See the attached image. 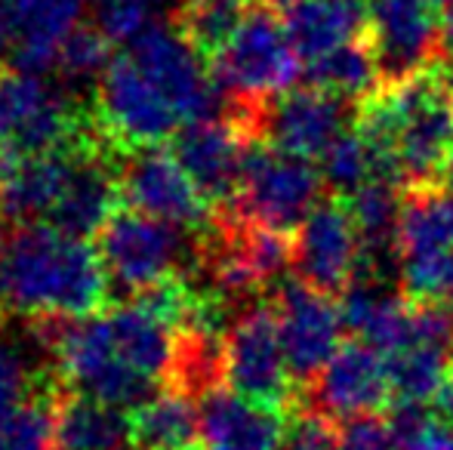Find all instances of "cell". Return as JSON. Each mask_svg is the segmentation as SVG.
I'll use <instances>...</instances> for the list:
<instances>
[{
	"mask_svg": "<svg viewBox=\"0 0 453 450\" xmlns=\"http://www.w3.org/2000/svg\"><path fill=\"white\" fill-rule=\"evenodd\" d=\"M108 300V275L84 238L53 225H19L0 240V302L35 318H93Z\"/></svg>",
	"mask_w": 453,
	"mask_h": 450,
	"instance_id": "cell-1",
	"label": "cell"
},
{
	"mask_svg": "<svg viewBox=\"0 0 453 450\" xmlns=\"http://www.w3.org/2000/svg\"><path fill=\"white\" fill-rule=\"evenodd\" d=\"M37 331H41V339H47V346L53 348L62 383L74 395L93 398L127 414L155 395L151 392L155 383L133 370L114 348L105 315L78 321L37 318Z\"/></svg>",
	"mask_w": 453,
	"mask_h": 450,
	"instance_id": "cell-2",
	"label": "cell"
},
{
	"mask_svg": "<svg viewBox=\"0 0 453 450\" xmlns=\"http://www.w3.org/2000/svg\"><path fill=\"white\" fill-rule=\"evenodd\" d=\"M216 84L232 96L228 111H250L296 90L303 59L293 50L280 16L263 0L219 56L210 62Z\"/></svg>",
	"mask_w": 453,
	"mask_h": 450,
	"instance_id": "cell-3",
	"label": "cell"
},
{
	"mask_svg": "<svg viewBox=\"0 0 453 450\" xmlns=\"http://www.w3.org/2000/svg\"><path fill=\"white\" fill-rule=\"evenodd\" d=\"M398 114V167L407 188L441 186L453 164L450 78L429 72L386 90Z\"/></svg>",
	"mask_w": 453,
	"mask_h": 450,
	"instance_id": "cell-4",
	"label": "cell"
},
{
	"mask_svg": "<svg viewBox=\"0 0 453 450\" xmlns=\"http://www.w3.org/2000/svg\"><path fill=\"white\" fill-rule=\"evenodd\" d=\"M321 188L324 176L311 161L284 155V151L253 139L244 161L238 198L222 213L253 225L274 228V232L296 234L299 225L318 207Z\"/></svg>",
	"mask_w": 453,
	"mask_h": 450,
	"instance_id": "cell-5",
	"label": "cell"
},
{
	"mask_svg": "<svg viewBox=\"0 0 453 450\" xmlns=\"http://www.w3.org/2000/svg\"><path fill=\"white\" fill-rule=\"evenodd\" d=\"M90 133L93 126L43 78L0 65V149L35 157L90 145Z\"/></svg>",
	"mask_w": 453,
	"mask_h": 450,
	"instance_id": "cell-6",
	"label": "cell"
},
{
	"mask_svg": "<svg viewBox=\"0 0 453 450\" xmlns=\"http://www.w3.org/2000/svg\"><path fill=\"white\" fill-rule=\"evenodd\" d=\"M180 114L127 53L114 56L96 84V126L114 149L149 151L176 136Z\"/></svg>",
	"mask_w": 453,
	"mask_h": 450,
	"instance_id": "cell-7",
	"label": "cell"
},
{
	"mask_svg": "<svg viewBox=\"0 0 453 450\" xmlns=\"http://www.w3.org/2000/svg\"><path fill=\"white\" fill-rule=\"evenodd\" d=\"M226 385L247 401L287 410L303 408V392L290 373L274 306H253L226 337Z\"/></svg>",
	"mask_w": 453,
	"mask_h": 450,
	"instance_id": "cell-8",
	"label": "cell"
},
{
	"mask_svg": "<svg viewBox=\"0 0 453 450\" xmlns=\"http://www.w3.org/2000/svg\"><path fill=\"white\" fill-rule=\"evenodd\" d=\"M444 19L432 0H367V41L382 90L435 72Z\"/></svg>",
	"mask_w": 453,
	"mask_h": 450,
	"instance_id": "cell-9",
	"label": "cell"
},
{
	"mask_svg": "<svg viewBox=\"0 0 453 450\" xmlns=\"http://www.w3.org/2000/svg\"><path fill=\"white\" fill-rule=\"evenodd\" d=\"M185 256L188 244L182 228L136 210H118L99 232V259L108 284L130 294H142L167 278L182 275Z\"/></svg>",
	"mask_w": 453,
	"mask_h": 450,
	"instance_id": "cell-10",
	"label": "cell"
},
{
	"mask_svg": "<svg viewBox=\"0 0 453 450\" xmlns=\"http://www.w3.org/2000/svg\"><path fill=\"white\" fill-rule=\"evenodd\" d=\"M228 118L238 120L257 142L303 161H321L324 151L346 133V103L315 87H296L259 109L228 111Z\"/></svg>",
	"mask_w": 453,
	"mask_h": 450,
	"instance_id": "cell-11",
	"label": "cell"
},
{
	"mask_svg": "<svg viewBox=\"0 0 453 450\" xmlns=\"http://www.w3.org/2000/svg\"><path fill=\"white\" fill-rule=\"evenodd\" d=\"M127 56L170 99L182 124L216 118L222 99L219 84L210 65L201 62V53L176 28L157 22L127 47Z\"/></svg>",
	"mask_w": 453,
	"mask_h": 450,
	"instance_id": "cell-12",
	"label": "cell"
},
{
	"mask_svg": "<svg viewBox=\"0 0 453 450\" xmlns=\"http://www.w3.org/2000/svg\"><path fill=\"white\" fill-rule=\"evenodd\" d=\"M272 306L278 315L287 364L299 392H305L342 348V309L334 302V296L309 287L299 278L280 284Z\"/></svg>",
	"mask_w": 453,
	"mask_h": 450,
	"instance_id": "cell-13",
	"label": "cell"
},
{
	"mask_svg": "<svg viewBox=\"0 0 453 450\" xmlns=\"http://www.w3.org/2000/svg\"><path fill=\"white\" fill-rule=\"evenodd\" d=\"M120 201L127 210L161 219L182 232L213 228L216 217L210 201L197 192L191 176L180 167L173 151L149 149L120 167Z\"/></svg>",
	"mask_w": 453,
	"mask_h": 450,
	"instance_id": "cell-14",
	"label": "cell"
},
{
	"mask_svg": "<svg viewBox=\"0 0 453 450\" xmlns=\"http://www.w3.org/2000/svg\"><path fill=\"white\" fill-rule=\"evenodd\" d=\"M90 0H0V65L53 72L65 41L84 25Z\"/></svg>",
	"mask_w": 453,
	"mask_h": 450,
	"instance_id": "cell-15",
	"label": "cell"
},
{
	"mask_svg": "<svg viewBox=\"0 0 453 450\" xmlns=\"http://www.w3.org/2000/svg\"><path fill=\"white\" fill-rule=\"evenodd\" d=\"M392 401L388 358L367 342H346L321 370V377L303 392V408L318 410L334 423L386 414Z\"/></svg>",
	"mask_w": 453,
	"mask_h": 450,
	"instance_id": "cell-16",
	"label": "cell"
},
{
	"mask_svg": "<svg viewBox=\"0 0 453 450\" xmlns=\"http://www.w3.org/2000/svg\"><path fill=\"white\" fill-rule=\"evenodd\" d=\"M361 234L346 201L327 198L309 213L296 232V278L327 296H342L361 271Z\"/></svg>",
	"mask_w": 453,
	"mask_h": 450,
	"instance_id": "cell-17",
	"label": "cell"
},
{
	"mask_svg": "<svg viewBox=\"0 0 453 450\" xmlns=\"http://www.w3.org/2000/svg\"><path fill=\"white\" fill-rule=\"evenodd\" d=\"M253 136L234 118H210L185 124L173 139V157L191 176L210 207L228 210L238 198L244 161Z\"/></svg>",
	"mask_w": 453,
	"mask_h": 450,
	"instance_id": "cell-18",
	"label": "cell"
},
{
	"mask_svg": "<svg viewBox=\"0 0 453 450\" xmlns=\"http://www.w3.org/2000/svg\"><path fill=\"white\" fill-rule=\"evenodd\" d=\"M290 414L247 401L232 389L201 398V441L207 450H280L290 432Z\"/></svg>",
	"mask_w": 453,
	"mask_h": 450,
	"instance_id": "cell-19",
	"label": "cell"
},
{
	"mask_svg": "<svg viewBox=\"0 0 453 450\" xmlns=\"http://www.w3.org/2000/svg\"><path fill=\"white\" fill-rule=\"evenodd\" d=\"M120 204V173L96 151V142L81 145L78 164L68 179L59 207L53 210L47 225L59 228L74 238H90L111 223Z\"/></svg>",
	"mask_w": 453,
	"mask_h": 450,
	"instance_id": "cell-20",
	"label": "cell"
},
{
	"mask_svg": "<svg viewBox=\"0 0 453 450\" xmlns=\"http://www.w3.org/2000/svg\"><path fill=\"white\" fill-rule=\"evenodd\" d=\"M278 16L296 56L311 65L321 56L361 41L367 31V0H290Z\"/></svg>",
	"mask_w": 453,
	"mask_h": 450,
	"instance_id": "cell-21",
	"label": "cell"
},
{
	"mask_svg": "<svg viewBox=\"0 0 453 450\" xmlns=\"http://www.w3.org/2000/svg\"><path fill=\"white\" fill-rule=\"evenodd\" d=\"M78 151L81 149H65L22 157L16 173L0 188V213L16 225H43V219L50 223L74 173Z\"/></svg>",
	"mask_w": 453,
	"mask_h": 450,
	"instance_id": "cell-22",
	"label": "cell"
},
{
	"mask_svg": "<svg viewBox=\"0 0 453 450\" xmlns=\"http://www.w3.org/2000/svg\"><path fill=\"white\" fill-rule=\"evenodd\" d=\"M342 321L352 333H358V342L380 348L382 355H395L411 342L413 327V306L404 294L395 296L382 287V281L355 278L352 287L340 300Z\"/></svg>",
	"mask_w": 453,
	"mask_h": 450,
	"instance_id": "cell-23",
	"label": "cell"
},
{
	"mask_svg": "<svg viewBox=\"0 0 453 450\" xmlns=\"http://www.w3.org/2000/svg\"><path fill=\"white\" fill-rule=\"evenodd\" d=\"M105 321H108V333H111L114 348H118L120 358H124L133 370L142 373L149 383L170 379L173 361H176V339H180V333H176L173 327L157 321L155 315L139 309L136 302L111 309V312L105 315Z\"/></svg>",
	"mask_w": 453,
	"mask_h": 450,
	"instance_id": "cell-24",
	"label": "cell"
},
{
	"mask_svg": "<svg viewBox=\"0 0 453 450\" xmlns=\"http://www.w3.org/2000/svg\"><path fill=\"white\" fill-rule=\"evenodd\" d=\"M130 445L136 450H197L201 404L180 389L155 392L130 410Z\"/></svg>",
	"mask_w": 453,
	"mask_h": 450,
	"instance_id": "cell-25",
	"label": "cell"
},
{
	"mask_svg": "<svg viewBox=\"0 0 453 450\" xmlns=\"http://www.w3.org/2000/svg\"><path fill=\"white\" fill-rule=\"evenodd\" d=\"M130 445V414L84 395L56 401V450H124Z\"/></svg>",
	"mask_w": 453,
	"mask_h": 450,
	"instance_id": "cell-26",
	"label": "cell"
},
{
	"mask_svg": "<svg viewBox=\"0 0 453 450\" xmlns=\"http://www.w3.org/2000/svg\"><path fill=\"white\" fill-rule=\"evenodd\" d=\"M453 250V192L444 186L407 188L398 223L401 259Z\"/></svg>",
	"mask_w": 453,
	"mask_h": 450,
	"instance_id": "cell-27",
	"label": "cell"
},
{
	"mask_svg": "<svg viewBox=\"0 0 453 450\" xmlns=\"http://www.w3.org/2000/svg\"><path fill=\"white\" fill-rule=\"evenodd\" d=\"M305 78H309V87L340 99V103H352L355 109L382 90L380 68H376V59L364 37L305 65Z\"/></svg>",
	"mask_w": 453,
	"mask_h": 450,
	"instance_id": "cell-28",
	"label": "cell"
},
{
	"mask_svg": "<svg viewBox=\"0 0 453 450\" xmlns=\"http://www.w3.org/2000/svg\"><path fill=\"white\" fill-rule=\"evenodd\" d=\"M259 0H182L176 12V31L201 56H219L250 19Z\"/></svg>",
	"mask_w": 453,
	"mask_h": 450,
	"instance_id": "cell-29",
	"label": "cell"
},
{
	"mask_svg": "<svg viewBox=\"0 0 453 450\" xmlns=\"http://www.w3.org/2000/svg\"><path fill=\"white\" fill-rule=\"evenodd\" d=\"M453 370L448 352L426 342L411 339L404 348L388 355V379H392V404H429L435 392Z\"/></svg>",
	"mask_w": 453,
	"mask_h": 450,
	"instance_id": "cell-30",
	"label": "cell"
},
{
	"mask_svg": "<svg viewBox=\"0 0 453 450\" xmlns=\"http://www.w3.org/2000/svg\"><path fill=\"white\" fill-rule=\"evenodd\" d=\"M56 401L41 389L0 416V450H56Z\"/></svg>",
	"mask_w": 453,
	"mask_h": 450,
	"instance_id": "cell-31",
	"label": "cell"
},
{
	"mask_svg": "<svg viewBox=\"0 0 453 450\" xmlns=\"http://www.w3.org/2000/svg\"><path fill=\"white\" fill-rule=\"evenodd\" d=\"M321 176L324 186L330 188L334 194H355L364 182L376 179V157L370 151V145L364 142V136L358 130H346L321 157Z\"/></svg>",
	"mask_w": 453,
	"mask_h": 450,
	"instance_id": "cell-32",
	"label": "cell"
},
{
	"mask_svg": "<svg viewBox=\"0 0 453 450\" xmlns=\"http://www.w3.org/2000/svg\"><path fill=\"white\" fill-rule=\"evenodd\" d=\"M170 0H90L96 28L111 43L130 47L139 34L157 25V16Z\"/></svg>",
	"mask_w": 453,
	"mask_h": 450,
	"instance_id": "cell-33",
	"label": "cell"
},
{
	"mask_svg": "<svg viewBox=\"0 0 453 450\" xmlns=\"http://www.w3.org/2000/svg\"><path fill=\"white\" fill-rule=\"evenodd\" d=\"M401 294L411 302H453V250L401 259Z\"/></svg>",
	"mask_w": 453,
	"mask_h": 450,
	"instance_id": "cell-34",
	"label": "cell"
},
{
	"mask_svg": "<svg viewBox=\"0 0 453 450\" xmlns=\"http://www.w3.org/2000/svg\"><path fill=\"white\" fill-rule=\"evenodd\" d=\"M108 47H111V41H108L96 25H81V28L65 41L56 68H59L68 80L102 78L105 68L111 65V59H114V56L108 53Z\"/></svg>",
	"mask_w": 453,
	"mask_h": 450,
	"instance_id": "cell-35",
	"label": "cell"
},
{
	"mask_svg": "<svg viewBox=\"0 0 453 450\" xmlns=\"http://www.w3.org/2000/svg\"><path fill=\"white\" fill-rule=\"evenodd\" d=\"M280 450H340V423L311 408L296 410Z\"/></svg>",
	"mask_w": 453,
	"mask_h": 450,
	"instance_id": "cell-36",
	"label": "cell"
},
{
	"mask_svg": "<svg viewBox=\"0 0 453 450\" xmlns=\"http://www.w3.org/2000/svg\"><path fill=\"white\" fill-rule=\"evenodd\" d=\"M35 392L28 377V367H25L22 355L10 346V342H0V416L16 410L19 404L28 401Z\"/></svg>",
	"mask_w": 453,
	"mask_h": 450,
	"instance_id": "cell-37",
	"label": "cell"
},
{
	"mask_svg": "<svg viewBox=\"0 0 453 450\" xmlns=\"http://www.w3.org/2000/svg\"><path fill=\"white\" fill-rule=\"evenodd\" d=\"M340 450H398L395 432H392V426H388V416L370 414V416H358V420L342 423Z\"/></svg>",
	"mask_w": 453,
	"mask_h": 450,
	"instance_id": "cell-38",
	"label": "cell"
},
{
	"mask_svg": "<svg viewBox=\"0 0 453 450\" xmlns=\"http://www.w3.org/2000/svg\"><path fill=\"white\" fill-rule=\"evenodd\" d=\"M401 450H453V429L432 420L413 441H407Z\"/></svg>",
	"mask_w": 453,
	"mask_h": 450,
	"instance_id": "cell-39",
	"label": "cell"
},
{
	"mask_svg": "<svg viewBox=\"0 0 453 450\" xmlns=\"http://www.w3.org/2000/svg\"><path fill=\"white\" fill-rule=\"evenodd\" d=\"M429 414L435 423H441V426L453 429V370L450 377L444 379V385L435 392V398L429 401Z\"/></svg>",
	"mask_w": 453,
	"mask_h": 450,
	"instance_id": "cell-40",
	"label": "cell"
},
{
	"mask_svg": "<svg viewBox=\"0 0 453 450\" xmlns=\"http://www.w3.org/2000/svg\"><path fill=\"white\" fill-rule=\"evenodd\" d=\"M441 59L453 68V4L448 6L444 16V31H441Z\"/></svg>",
	"mask_w": 453,
	"mask_h": 450,
	"instance_id": "cell-41",
	"label": "cell"
},
{
	"mask_svg": "<svg viewBox=\"0 0 453 450\" xmlns=\"http://www.w3.org/2000/svg\"><path fill=\"white\" fill-rule=\"evenodd\" d=\"M432 4H435V6H438V10H441V6H450V4H453V0H432Z\"/></svg>",
	"mask_w": 453,
	"mask_h": 450,
	"instance_id": "cell-42",
	"label": "cell"
},
{
	"mask_svg": "<svg viewBox=\"0 0 453 450\" xmlns=\"http://www.w3.org/2000/svg\"><path fill=\"white\" fill-rule=\"evenodd\" d=\"M448 78H450V99H453V72L448 74Z\"/></svg>",
	"mask_w": 453,
	"mask_h": 450,
	"instance_id": "cell-43",
	"label": "cell"
},
{
	"mask_svg": "<svg viewBox=\"0 0 453 450\" xmlns=\"http://www.w3.org/2000/svg\"><path fill=\"white\" fill-rule=\"evenodd\" d=\"M197 450H207V447H197Z\"/></svg>",
	"mask_w": 453,
	"mask_h": 450,
	"instance_id": "cell-44",
	"label": "cell"
}]
</instances>
